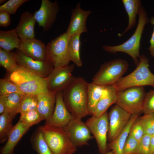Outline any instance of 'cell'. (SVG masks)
Returning a JSON list of instances; mask_svg holds the SVG:
<instances>
[{"instance_id":"obj_1","label":"cell","mask_w":154,"mask_h":154,"mask_svg":"<svg viewBox=\"0 0 154 154\" xmlns=\"http://www.w3.org/2000/svg\"><path fill=\"white\" fill-rule=\"evenodd\" d=\"M88 83L81 77H75L62 91L63 100L73 119H82L89 115L87 98Z\"/></svg>"},{"instance_id":"obj_2","label":"cell","mask_w":154,"mask_h":154,"mask_svg":"<svg viewBox=\"0 0 154 154\" xmlns=\"http://www.w3.org/2000/svg\"><path fill=\"white\" fill-rule=\"evenodd\" d=\"M138 15V21L137 27L133 34L128 40L117 45H104L102 47L104 50L111 53L122 52L129 54L137 66L139 62L141 56L139 49L142 35L145 25L149 21L147 14L142 6L139 10Z\"/></svg>"},{"instance_id":"obj_3","label":"cell","mask_w":154,"mask_h":154,"mask_svg":"<svg viewBox=\"0 0 154 154\" xmlns=\"http://www.w3.org/2000/svg\"><path fill=\"white\" fill-rule=\"evenodd\" d=\"M6 79L15 83L24 95H37L49 91L45 79L19 65L15 71L9 73Z\"/></svg>"},{"instance_id":"obj_4","label":"cell","mask_w":154,"mask_h":154,"mask_svg":"<svg viewBox=\"0 0 154 154\" xmlns=\"http://www.w3.org/2000/svg\"><path fill=\"white\" fill-rule=\"evenodd\" d=\"M148 58L144 54L140 56L135 69L127 76L122 77L113 85L117 92L129 88L151 86L154 88V74L149 68Z\"/></svg>"},{"instance_id":"obj_5","label":"cell","mask_w":154,"mask_h":154,"mask_svg":"<svg viewBox=\"0 0 154 154\" xmlns=\"http://www.w3.org/2000/svg\"><path fill=\"white\" fill-rule=\"evenodd\" d=\"M38 127L53 154H74L77 151L63 128L45 125Z\"/></svg>"},{"instance_id":"obj_6","label":"cell","mask_w":154,"mask_h":154,"mask_svg":"<svg viewBox=\"0 0 154 154\" xmlns=\"http://www.w3.org/2000/svg\"><path fill=\"white\" fill-rule=\"evenodd\" d=\"M128 66L127 62L121 58L105 62L94 76L92 82L104 86L113 85L122 77Z\"/></svg>"},{"instance_id":"obj_7","label":"cell","mask_w":154,"mask_h":154,"mask_svg":"<svg viewBox=\"0 0 154 154\" xmlns=\"http://www.w3.org/2000/svg\"><path fill=\"white\" fill-rule=\"evenodd\" d=\"M71 36L64 33L49 42L46 45V60L54 68L69 65L70 61L68 45Z\"/></svg>"},{"instance_id":"obj_8","label":"cell","mask_w":154,"mask_h":154,"mask_svg":"<svg viewBox=\"0 0 154 154\" xmlns=\"http://www.w3.org/2000/svg\"><path fill=\"white\" fill-rule=\"evenodd\" d=\"M145 94L143 86L129 88L117 92L116 104L131 115H140L143 113Z\"/></svg>"},{"instance_id":"obj_9","label":"cell","mask_w":154,"mask_h":154,"mask_svg":"<svg viewBox=\"0 0 154 154\" xmlns=\"http://www.w3.org/2000/svg\"><path fill=\"white\" fill-rule=\"evenodd\" d=\"M85 123L96 140L100 153H106L109 151L107 143L109 130L108 113L106 111L98 117L92 116Z\"/></svg>"},{"instance_id":"obj_10","label":"cell","mask_w":154,"mask_h":154,"mask_svg":"<svg viewBox=\"0 0 154 154\" xmlns=\"http://www.w3.org/2000/svg\"><path fill=\"white\" fill-rule=\"evenodd\" d=\"M74 68L73 64L54 68L45 78L48 90L56 93L62 91L72 82L74 78L72 72Z\"/></svg>"},{"instance_id":"obj_11","label":"cell","mask_w":154,"mask_h":154,"mask_svg":"<svg viewBox=\"0 0 154 154\" xmlns=\"http://www.w3.org/2000/svg\"><path fill=\"white\" fill-rule=\"evenodd\" d=\"M131 116L116 104L111 108L108 113L109 130L107 139L109 143L114 140L123 131Z\"/></svg>"},{"instance_id":"obj_12","label":"cell","mask_w":154,"mask_h":154,"mask_svg":"<svg viewBox=\"0 0 154 154\" xmlns=\"http://www.w3.org/2000/svg\"><path fill=\"white\" fill-rule=\"evenodd\" d=\"M63 128L70 141L77 147L88 145V141L94 138L81 119H73Z\"/></svg>"},{"instance_id":"obj_13","label":"cell","mask_w":154,"mask_h":154,"mask_svg":"<svg viewBox=\"0 0 154 154\" xmlns=\"http://www.w3.org/2000/svg\"><path fill=\"white\" fill-rule=\"evenodd\" d=\"M14 54L18 64L42 78H46L54 68L46 60L33 59L24 54L18 49Z\"/></svg>"},{"instance_id":"obj_14","label":"cell","mask_w":154,"mask_h":154,"mask_svg":"<svg viewBox=\"0 0 154 154\" xmlns=\"http://www.w3.org/2000/svg\"><path fill=\"white\" fill-rule=\"evenodd\" d=\"M58 2L48 0H42L40 7L34 15L39 27L44 31L48 30L55 21L59 11Z\"/></svg>"},{"instance_id":"obj_15","label":"cell","mask_w":154,"mask_h":154,"mask_svg":"<svg viewBox=\"0 0 154 154\" xmlns=\"http://www.w3.org/2000/svg\"><path fill=\"white\" fill-rule=\"evenodd\" d=\"M73 119L64 103L62 91L56 93L54 109L50 118L44 125L56 127L64 128Z\"/></svg>"},{"instance_id":"obj_16","label":"cell","mask_w":154,"mask_h":154,"mask_svg":"<svg viewBox=\"0 0 154 154\" xmlns=\"http://www.w3.org/2000/svg\"><path fill=\"white\" fill-rule=\"evenodd\" d=\"M47 46L43 42L35 38L21 40L18 49L25 55L38 60H46Z\"/></svg>"},{"instance_id":"obj_17","label":"cell","mask_w":154,"mask_h":154,"mask_svg":"<svg viewBox=\"0 0 154 154\" xmlns=\"http://www.w3.org/2000/svg\"><path fill=\"white\" fill-rule=\"evenodd\" d=\"M80 3L72 10L71 20L66 33L70 36L87 32L86 21L92 12L82 9Z\"/></svg>"},{"instance_id":"obj_18","label":"cell","mask_w":154,"mask_h":154,"mask_svg":"<svg viewBox=\"0 0 154 154\" xmlns=\"http://www.w3.org/2000/svg\"><path fill=\"white\" fill-rule=\"evenodd\" d=\"M56 93L49 91L37 95V110L46 121L51 117L54 109Z\"/></svg>"},{"instance_id":"obj_19","label":"cell","mask_w":154,"mask_h":154,"mask_svg":"<svg viewBox=\"0 0 154 154\" xmlns=\"http://www.w3.org/2000/svg\"><path fill=\"white\" fill-rule=\"evenodd\" d=\"M30 128L19 120L12 128L6 143L1 150L0 154H13L15 147Z\"/></svg>"},{"instance_id":"obj_20","label":"cell","mask_w":154,"mask_h":154,"mask_svg":"<svg viewBox=\"0 0 154 154\" xmlns=\"http://www.w3.org/2000/svg\"><path fill=\"white\" fill-rule=\"evenodd\" d=\"M36 22L34 14L28 11L22 13L19 23L15 28L20 39L35 38L34 29Z\"/></svg>"},{"instance_id":"obj_21","label":"cell","mask_w":154,"mask_h":154,"mask_svg":"<svg viewBox=\"0 0 154 154\" xmlns=\"http://www.w3.org/2000/svg\"><path fill=\"white\" fill-rule=\"evenodd\" d=\"M117 92L113 85L105 86L92 116L99 117L106 112L111 105L116 104L117 99Z\"/></svg>"},{"instance_id":"obj_22","label":"cell","mask_w":154,"mask_h":154,"mask_svg":"<svg viewBox=\"0 0 154 154\" xmlns=\"http://www.w3.org/2000/svg\"><path fill=\"white\" fill-rule=\"evenodd\" d=\"M139 115H132L123 131L114 140L108 144V150L112 151L114 154H123L124 147L129 135L131 127Z\"/></svg>"},{"instance_id":"obj_23","label":"cell","mask_w":154,"mask_h":154,"mask_svg":"<svg viewBox=\"0 0 154 154\" xmlns=\"http://www.w3.org/2000/svg\"><path fill=\"white\" fill-rule=\"evenodd\" d=\"M21 41L15 29L0 31V48L8 52L18 49Z\"/></svg>"},{"instance_id":"obj_24","label":"cell","mask_w":154,"mask_h":154,"mask_svg":"<svg viewBox=\"0 0 154 154\" xmlns=\"http://www.w3.org/2000/svg\"><path fill=\"white\" fill-rule=\"evenodd\" d=\"M122 1L127 14L129 20L127 28L123 33L118 35L120 37L123 36L135 26L136 16L142 6L141 1L139 0H122Z\"/></svg>"},{"instance_id":"obj_25","label":"cell","mask_w":154,"mask_h":154,"mask_svg":"<svg viewBox=\"0 0 154 154\" xmlns=\"http://www.w3.org/2000/svg\"><path fill=\"white\" fill-rule=\"evenodd\" d=\"M105 86L92 82L88 83L87 98L89 115H93L96 105L102 96Z\"/></svg>"},{"instance_id":"obj_26","label":"cell","mask_w":154,"mask_h":154,"mask_svg":"<svg viewBox=\"0 0 154 154\" xmlns=\"http://www.w3.org/2000/svg\"><path fill=\"white\" fill-rule=\"evenodd\" d=\"M80 34L71 36L68 45V51L70 61H72L77 66L81 67L82 62L80 57Z\"/></svg>"},{"instance_id":"obj_27","label":"cell","mask_w":154,"mask_h":154,"mask_svg":"<svg viewBox=\"0 0 154 154\" xmlns=\"http://www.w3.org/2000/svg\"><path fill=\"white\" fill-rule=\"evenodd\" d=\"M15 117L7 111L0 116V142L2 144L7 141L13 126V120Z\"/></svg>"},{"instance_id":"obj_28","label":"cell","mask_w":154,"mask_h":154,"mask_svg":"<svg viewBox=\"0 0 154 154\" xmlns=\"http://www.w3.org/2000/svg\"><path fill=\"white\" fill-rule=\"evenodd\" d=\"M30 140L33 149L38 154H53L38 127L32 135Z\"/></svg>"},{"instance_id":"obj_29","label":"cell","mask_w":154,"mask_h":154,"mask_svg":"<svg viewBox=\"0 0 154 154\" xmlns=\"http://www.w3.org/2000/svg\"><path fill=\"white\" fill-rule=\"evenodd\" d=\"M0 64L9 73L15 71L18 67L14 52H8L0 48Z\"/></svg>"},{"instance_id":"obj_30","label":"cell","mask_w":154,"mask_h":154,"mask_svg":"<svg viewBox=\"0 0 154 154\" xmlns=\"http://www.w3.org/2000/svg\"><path fill=\"white\" fill-rule=\"evenodd\" d=\"M24 95L19 93H15L5 96L6 105L5 110L11 113L15 117L16 115L18 113L20 104Z\"/></svg>"},{"instance_id":"obj_31","label":"cell","mask_w":154,"mask_h":154,"mask_svg":"<svg viewBox=\"0 0 154 154\" xmlns=\"http://www.w3.org/2000/svg\"><path fill=\"white\" fill-rule=\"evenodd\" d=\"M38 100L37 95H24L21 99L18 113L21 114L27 112L37 109Z\"/></svg>"},{"instance_id":"obj_32","label":"cell","mask_w":154,"mask_h":154,"mask_svg":"<svg viewBox=\"0 0 154 154\" xmlns=\"http://www.w3.org/2000/svg\"><path fill=\"white\" fill-rule=\"evenodd\" d=\"M43 120V117L36 109L21 114L19 121L30 127Z\"/></svg>"},{"instance_id":"obj_33","label":"cell","mask_w":154,"mask_h":154,"mask_svg":"<svg viewBox=\"0 0 154 154\" xmlns=\"http://www.w3.org/2000/svg\"><path fill=\"white\" fill-rule=\"evenodd\" d=\"M17 93L24 95L14 82L7 79H0V96Z\"/></svg>"},{"instance_id":"obj_34","label":"cell","mask_w":154,"mask_h":154,"mask_svg":"<svg viewBox=\"0 0 154 154\" xmlns=\"http://www.w3.org/2000/svg\"><path fill=\"white\" fill-rule=\"evenodd\" d=\"M138 119L143 127L144 135L154 133V114H144Z\"/></svg>"},{"instance_id":"obj_35","label":"cell","mask_w":154,"mask_h":154,"mask_svg":"<svg viewBox=\"0 0 154 154\" xmlns=\"http://www.w3.org/2000/svg\"><path fill=\"white\" fill-rule=\"evenodd\" d=\"M28 0H9L0 6V9L9 13L13 14L18 9Z\"/></svg>"},{"instance_id":"obj_36","label":"cell","mask_w":154,"mask_h":154,"mask_svg":"<svg viewBox=\"0 0 154 154\" xmlns=\"http://www.w3.org/2000/svg\"><path fill=\"white\" fill-rule=\"evenodd\" d=\"M143 113L154 114V88L146 93L143 105Z\"/></svg>"},{"instance_id":"obj_37","label":"cell","mask_w":154,"mask_h":154,"mask_svg":"<svg viewBox=\"0 0 154 154\" xmlns=\"http://www.w3.org/2000/svg\"><path fill=\"white\" fill-rule=\"evenodd\" d=\"M129 135L134 137L137 140L139 144L144 133L143 127L138 118L132 125Z\"/></svg>"},{"instance_id":"obj_38","label":"cell","mask_w":154,"mask_h":154,"mask_svg":"<svg viewBox=\"0 0 154 154\" xmlns=\"http://www.w3.org/2000/svg\"><path fill=\"white\" fill-rule=\"evenodd\" d=\"M138 145L137 140L129 134L124 147L123 154H135Z\"/></svg>"},{"instance_id":"obj_39","label":"cell","mask_w":154,"mask_h":154,"mask_svg":"<svg viewBox=\"0 0 154 154\" xmlns=\"http://www.w3.org/2000/svg\"><path fill=\"white\" fill-rule=\"evenodd\" d=\"M151 136L144 135L138 145L135 154H149V143Z\"/></svg>"},{"instance_id":"obj_40","label":"cell","mask_w":154,"mask_h":154,"mask_svg":"<svg viewBox=\"0 0 154 154\" xmlns=\"http://www.w3.org/2000/svg\"><path fill=\"white\" fill-rule=\"evenodd\" d=\"M10 14L0 9V26L5 27L11 25Z\"/></svg>"},{"instance_id":"obj_41","label":"cell","mask_w":154,"mask_h":154,"mask_svg":"<svg viewBox=\"0 0 154 154\" xmlns=\"http://www.w3.org/2000/svg\"><path fill=\"white\" fill-rule=\"evenodd\" d=\"M150 22L153 26V30L150 40V46L148 48L150 55L152 57H154V17L151 18Z\"/></svg>"},{"instance_id":"obj_42","label":"cell","mask_w":154,"mask_h":154,"mask_svg":"<svg viewBox=\"0 0 154 154\" xmlns=\"http://www.w3.org/2000/svg\"><path fill=\"white\" fill-rule=\"evenodd\" d=\"M6 108L5 96H0V114L3 113Z\"/></svg>"},{"instance_id":"obj_43","label":"cell","mask_w":154,"mask_h":154,"mask_svg":"<svg viewBox=\"0 0 154 154\" xmlns=\"http://www.w3.org/2000/svg\"><path fill=\"white\" fill-rule=\"evenodd\" d=\"M149 154H154V136L152 135L150 140Z\"/></svg>"},{"instance_id":"obj_44","label":"cell","mask_w":154,"mask_h":154,"mask_svg":"<svg viewBox=\"0 0 154 154\" xmlns=\"http://www.w3.org/2000/svg\"><path fill=\"white\" fill-rule=\"evenodd\" d=\"M105 154H114V153L112 151H110Z\"/></svg>"},{"instance_id":"obj_45","label":"cell","mask_w":154,"mask_h":154,"mask_svg":"<svg viewBox=\"0 0 154 154\" xmlns=\"http://www.w3.org/2000/svg\"><path fill=\"white\" fill-rule=\"evenodd\" d=\"M6 1L5 0H0V4H1Z\"/></svg>"},{"instance_id":"obj_46","label":"cell","mask_w":154,"mask_h":154,"mask_svg":"<svg viewBox=\"0 0 154 154\" xmlns=\"http://www.w3.org/2000/svg\"><path fill=\"white\" fill-rule=\"evenodd\" d=\"M152 135L154 136V133Z\"/></svg>"}]
</instances>
